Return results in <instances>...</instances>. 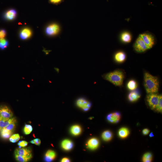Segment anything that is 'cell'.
<instances>
[{
    "mask_svg": "<svg viewBox=\"0 0 162 162\" xmlns=\"http://www.w3.org/2000/svg\"><path fill=\"white\" fill-rule=\"evenodd\" d=\"M159 81L157 77L153 76L148 72H146L144 74V87L148 94L158 92L159 90Z\"/></svg>",
    "mask_w": 162,
    "mask_h": 162,
    "instance_id": "obj_1",
    "label": "cell"
},
{
    "mask_svg": "<svg viewBox=\"0 0 162 162\" xmlns=\"http://www.w3.org/2000/svg\"><path fill=\"white\" fill-rule=\"evenodd\" d=\"M103 77L114 85L120 87L123 84L125 75L123 71L116 70L105 74Z\"/></svg>",
    "mask_w": 162,
    "mask_h": 162,
    "instance_id": "obj_2",
    "label": "cell"
},
{
    "mask_svg": "<svg viewBox=\"0 0 162 162\" xmlns=\"http://www.w3.org/2000/svg\"><path fill=\"white\" fill-rule=\"evenodd\" d=\"M160 95L156 93L149 94L147 96V100L148 105L152 110H155L159 101Z\"/></svg>",
    "mask_w": 162,
    "mask_h": 162,
    "instance_id": "obj_3",
    "label": "cell"
},
{
    "mask_svg": "<svg viewBox=\"0 0 162 162\" xmlns=\"http://www.w3.org/2000/svg\"><path fill=\"white\" fill-rule=\"evenodd\" d=\"M134 48L135 51L139 53L145 52L149 49L140 35L136 40Z\"/></svg>",
    "mask_w": 162,
    "mask_h": 162,
    "instance_id": "obj_4",
    "label": "cell"
},
{
    "mask_svg": "<svg viewBox=\"0 0 162 162\" xmlns=\"http://www.w3.org/2000/svg\"><path fill=\"white\" fill-rule=\"evenodd\" d=\"M60 27L57 23H52L46 27L45 32L46 34L50 36H55L60 32Z\"/></svg>",
    "mask_w": 162,
    "mask_h": 162,
    "instance_id": "obj_5",
    "label": "cell"
},
{
    "mask_svg": "<svg viewBox=\"0 0 162 162\" xmlns=\"http://www.w3.org/2000/svg\"><path fill=\"white\" fill-rule=\"evenodd\" d=\"M139 35L142 38L149 49L152 48L155 44V39L152 34L148 33H145Z\"/></svg>",
    "mask_w": 162,
    "mask_h": 162,
    "instance_id": "obj_6",
    "label": "cell"
},
{
    "mask_svg": "<svg viewBox=\"0 0 162 162\" xmlns=\"http://www.w3.org/2000/svg\"><path fill=\"white\" fill-rule=\"evenodd\" d=\"M76 104L78 108L85 111L89 110L91 106V103L83 98H80L77 99Z\"/></svg>",
    "mask_w": 162,
    "mask_h": 162,
    "instance_id": "obj_7",
    "label": "cell"
},
{
    "mask_svg": "<svg viewBox=\"0 0 162 162\" xmlns=\"http://www.w3.org/2000/svg\"><path fill=\"white\" fill-rule=\"evenodd\" d=\"M13 113L11 110L7 106H0V117L5 119H10L13 117Z\"/></svg>",
    "mask_w": 162,
    "mask_h": 162,
    "instance_id": "obj_8",
    "label": "cell"
},
{
    "mask_svg": "<svg viewBox=\"0 0 162 162\" xmlns=\"http://www.w3.org/2000/svg\"><path fill=\"white\" fill-rule=\"evenodd\" d=\"M121 118V115L118 112H115L108 114L107 119L109 122L113 123L116 124L119 122Z\"/></svg>",
    "mask_w": 162,
    "mask_h": 162,
    "instance_id": "obj_9",
    "label": "cell"
},
{
    "mask_svg": "<svg viewBox=\"0 0 162 162\" xmlns=\"http://www.w3.org/2000/svg\"><path fill=\"white\" fill-rule=\"evenodd\" d=\"M15 154L20 156L32 158V154L30 150L27 148H18L15 149Z\"/></svg>",
    "mask_w": 162,
    "mask_h": 162,
    "instance_id": "obj_10",
    "label": "cell"
},
{
    "mask_svg": "<svg viewBox=\"0 0 162 162\" xmlns=\"http://www.w3.org/2000/svg\"><path fill=\"white\" fill-rule=\"evenodd\" d=\"M32 35L31 30L29 28L23 29L20 32L19 36L20 38L23 40L27 39L29 38Z\"/></svg>",
    "mask_w": 162,
    "mask_h": 162,
    "instance_id": "obj_11",
    "label": "cell"
},
{
    "mask_svg": "<svg viewBox=\"0 0 162 162\" xmlns=\"http://www.w3.org/2000/svg\"><path fill=\"white\" fill-rule=\"evenodd\" d=\"M17 14V12L15 10L11 9L6 13L4 15V18L8 21H13L15 19Z\"/></svg>",
    "mask_w": 162,
    "mask_h": 162,
    "instance_id": "obj_12",
    "label": "cell"
},
{
    "mask_svg": "<svg viewBox=\"0 0 162 162\" xmlns=\"http://www.w3.org/2000/svg\"><path fill=\"white\" fill-rule=\"evenodd\" d=\"M99 144V140L95 138H92L89 140L87 145L88 148L92 150L97 149Z\"/></svg>",
    "mask_w": 162,
    "mask_h": 162,
    "instance_id": "obj_13",
    "label": "cell"
},
{
    "mask_svg": "<svg viewBox=\"0 0 162 162\" xmlns=\"http://www.w3.org/2000/svg\"><path fill=\"white\" fill-rule=\"evenodd\" d=\"M114 58L116 62L119 63H123L126 60V54L123 52H119L115 54Z\"/></svg>",
    "mask_w": 162,
    "mask_h": 162,
    "instance_id": "obj_14",
    "label": "cell"
},
{
    "mask_svg": "<svg viewBox=\"0 0 162 162\" xmlns=\"http://www.w3.org/2000/svg\"><path fill=\"white\" fill-rule=\"evenodd\" d=\"M15 119V118L13 117L10 119L1 118L0 120V132L3 129L5 128Z\"/></svg>",
    "mask_w": 162,
    "mask_h": 162,
    "instance_id": "obj_15",
    "label": "cell"
},
{
    "mask_svg": "<svg viewBox=\"0 0 162 162\" xmlns=\"http://www.w3.org/2000/svg\"><path fill=\"white\" fill-rule=\"evenodd\" d=\"M130 134L129 130L126 127L121 128L118 132V135L122 139L126 138Z\"/></svg>",
    "mask_w": 162,
    "mask_h": 162,
    "instance_id": "obj_16",
    "label": "cell"
},
{
    "mask_svg": "<svg viewBox=\"0 0 162 162\" xmlns=\"http://www.w3.org/2000/svg\"><path fill=\"white\" fill-rule=\"evenodd\" d=\"M141 95L137 91H133L130 93L128 95L129 100L132 102H135L138 100L140 98Z\"/></svg>",
    "mask_w": 162,
    "mask_h": 162,
    "instance_id": "obj_17",
    "label": "cell"
},
{
    "mask_svg": "<svg viewBox=\"0 0 162 162\" xmlns=\"http://www.w3.org/2000/svg\"><path fill=\"white\" fill-rule=\"evenodd\" d=\"M61 146L62 148L65 150L69 151L72 149L73 145L71 141L68 139H66L62 142Z\"/></svg>",
    "mask_w": 162,
    "mask_h": 162,
    "instance_id": "obj_18",
    "label": "cell"
},
{
    "mask_svg": "<svg viewBox=\"0 0 162 162\" xmlns=\"http://www.w3.org/2000/svg\"><path fill=\"white\" fill-rule=\"evenodd\" d=\"M121 39L122 41L125 43H130L132 40V36L128 32H124L121 34Z\"/></svg>",
    "mask_w": 162,
    "mask_h": 162,
    "instance_id": "obj_19",
    "label": "cell"
},
{
    "mask_svg": "<svg viewBox=\"0 0 162 162\" xmlns=\"http://www.w3.org/2000/svg\"><path fill=\"white\" fill-rule=\"evenodd\" d=\"M56 155V153L54 151L48 150L45 155V160L47 162L51 161L55 158Z\"/></svg>",
    "mask_w": 162,
    "mask_h": 162,
    "instance_id": "obj_20",
    "label": "cell"
},
{
    "mask_svg": "<svg viewBox=\"0 0 162 162\" xmlns=\"http://www.w3.org/2000/svg\"><path fill=\"white\" fill-rule=\"evenodd\" d=\"M70 131L73 135L77 136L81 133V132H82V129L79 126L75 125L71 127Z\"/></svg>",
    "mask_w": 162,
    "mask_h": 162,
    "instance_id": "obj_21",
    "label": "cell"
},
{
    "mask_svg": "<svg viewBox=\"0 0 162 162\" xmlns=\"http://www.w3.org/2000/svg\"><path fill=\"white\" fill-rule=\"evenodd\" d=\"M113 137V134L111 132L107 130L104 132L102 135V138L104 141H110Z\"/></svg>",
    "mask_w": 162,
    "mask_h": 162,
    "instance_id": "obj_22",
    "label": "cell"
},
{
    "mask_svg": "<svg viewBox=\"0 0 162 162\" xmlns=\"http://www.w3.org/2000/svg\"><path fill=\"white\" fill-rule=\"evenodd\" d=\"M127 88L130 91H134L138 87V84L136 81L133 80H130L127 84Z\"/></svg>",
    "mask_w": 162,
    "mask_h": 162,
    "instance_id": "obj_23",
    "label": "cell"
},
{
    "mask_svg": "<svg viewBox=\"0 0 162 162\" xmlns=\"http://www.w3.org/2000/svg\"><path fill=\"white\" fill-rule=\"evenodd\" d=\"M12 132L6 129L5 128L2 129L1 132V136L3 138L7 139L9 138L11 136Z\"/></svg>",
    "mask_w": 162,
    "mask_h": 162,
    "instance_id": "obj_24",
    "label": "cell"
},
{
    "mask_svg": "<svg viewBox=\"0 0 162 162\" xmlns=\"http://www.w3.org/2000/svg\"><path fill=\"white\" fill-rule=\"evenodd\" d=\"M142 161L144 162H151L152 160V155L151 153L148 152L143 155Z\"/></svg>",
    "mask_w": 162,
    "mask_h": 162,
    "instance_id": "obj_25",
    "label": "cell"
},
{
    "mask_svg": "<svg viewBox=\"0 0 162 162\" xmlns=\"http://www.w3.org/2000/svg\"><path fill=\"white\" fill-rule=\"evenodd\" d=\"M9 45V42L7 40L5 39L0 38V49L4 50L6 49Z\"/></svg>",
    "mask_w": 162,
    "mask_h": 162,
    "instance_id": "obj_26",
    "label": "cell"
},
{
    "mask_svg": "<svg viewBox=\"0 0 162 162\" xmlns=\"http://www.w3.org/2000/svg\"><path fill=\"white\" fill-rule=\"evenodd\" d=\"M15 157L16 160L20 162H27L31 159L30 158L22 156L16 154H15Z\"/></svg>",
    "mask_w": 162,
    "mask_h": 162,
    "instance_id": "obj_27",
    "label": "cell"
},
{
    "mask_svg": "<svg viewBox=\"0 0 162 162\" xmlns=\"http://www.w3.org/2000/svg\"><path fill=\"white\" fill-rule=\"evenodd\" d=\"M16 121V119H15L5 128L8 131L13 132L15 127Z\"/></svg>",
    "mask_w": 162,
    "mask_h": 162,
    "instance_id": "obj_28",
    "label": "cell"
},
{
    "mask_svg": "<svg viewBox=\"0 0 162 162\" xmlns=\"http://www.w3.org/2000/svg\"><path fill=\"white\" fill-rule=\"evenodd\" d=\"M32 127L31 125H26L24 128V132L25 135H29L32 132Z\"/></svg>",
    "mask_w": 162,
    "mask_h": 162,
    "instance_id": "obj_29",
    "label": "cell"
},
{
    "mask_svg": "<svg viewBox=\"0 0 162 162\" xmlns=\"http://www.w3.org/2000/svg\"><path fill=\"white\" fill-rule=\"evenodd\" d=\"M20 138V136L18 134H15L10 137V140L11 142L15 143L18 141Z\"/></svg>",
    "mask_w": 162,
    "mask_h": 162,
    "instance_id": "obj_30",
    "label": "cell"
},
{
    "mask_svg": "<svg viewBox=\"0 0 162 162\" xmlns=\"http://www.w3.org/2000/svg\"><path fill=\"white\" fill-rule=\"evenodd\" d=\"M156 110L159 112L162 113V96L161 95H160L159 101L158 102Z\"/></svg>",
    "mask_w": 162,
    "mask_h": 162,
    "instance_id": "obj_31",
    "label": "cell"
},
{
    "mask_svg": "<svg viewBox=\"0 0 162 162\" xmlns=\"http://www.w3.org/2000/svg\"><path fill=\"white\" fill-rule=\"evenodd\" d=\"M65 0H49V3L54 5H58L61 4Z\"/></svg>",
    "mask_w": 162,
    "mask_h": 162,
    "instance_id": "obj_32",
    "label": "cell"
},
{
    "mask_svg": "<svg viewBox=\"0 0 162 162\" xmlns=\"http://www.w3.org/2000/svg\"><path fill=\"white\" fill-rule=\"evenodd\" d=\"M30 143L37 146H39L41 143V141L40 139L36 138L31 141Z\"/></svg>",
    "mask_w": 162,
    "mask_h": 162,
    "instance_id": "obj_33",
    "label": "cell"
},
{
    "mask_svg": "<svg viewBox=\"0 0 162 162\" xmlns=\"http://www.w3.org/2000/svg\"><path fill=\"white\" fill-rule=\"evenodd\" d=\"M7 35V32L4 29L0 30V38H3L6 37Z\"/></svg>",
    "mask_w": 162,
    "mask_h": 162,
    "instance_id": "obj_34",
    "label": "cell"
},
{
    "mask_svg": "<svg viewBox=\"0 0 162 162\" xmlns=\"http://www.w3.org/2000/svg\"><path fill=\"white\" fill-rule=\"evenodd\" d=\"M28 144V143L25 141H21L19 142L18 145L22 147H24L27 146Z\"/></svg>",
    "mask_w": 162,
    "mask_h": 162,
    "instance_id": "obj_35",
    "label": "cell"
},
{
    "mask_svg": "<svg viewBox=\"0 0 162 162\" xmlns=\"http://www.w3.org/2000/svg\"><path fill=\"white\" fill-rule=\"evenodd\" d=\"M150 132V130L147 129H145L142 131V133L144 135H148Z\"/></svg>",
    "mask_w": 162,
    "mask_h": 162,
    "instance_id": "obj_36",
    "label": "cell"
},
{
    "mask_svg": "<svg viewBox=\"0 0 162 162\" xmlns=\"http://www.w3.org/2000/svg\"><path fill=\"white\" fill-rule=\"evenodd\" d=\"M61 161L62 162H68L70 161V160L67 158H64L62 159Z\"/></svg>",
    "mask_w": 162,
    "mask_h": 162,
    "instance_id": "obj_37",
    "label": "cell"
},
{
    "mask_svg": "<svg viewBox=\"0 0 162 162\" xmlns=\"http://www.w3.org/2000/svg\"><path fill=\"white\" fill-rule=\"evenodd\" d=\"M149 136L150 137H153L154 135H153V133L152 132L150 134H149Z\"/></svg>",
    "mask_w": 162,
    "mask_h": 162,
    "instance_id": "obj_38",
    "label": "cell"
},
{
    "mask_svg": "<svg viewBox=\"0 0 162 162\" xmlns=\"http://www.w3.org/2000/svg\"><path fill=\"white\" fill-rule=\"evenodd\" d=\"M1 117H0V120H1Z\"/></svg>",
    "mask_w": 162,
    "mask_h": 162,
    "instance_id": "obj_39",
    "label": "cell"
}]
</instances>
